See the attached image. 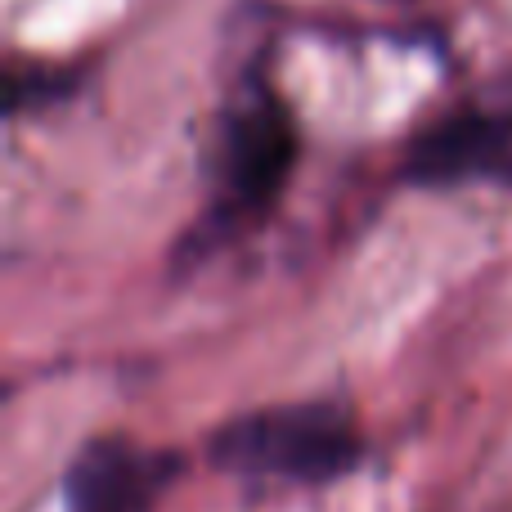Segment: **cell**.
<instances>
[{
	"instance_id": "6da1fadb",
	"label": "cell",
	"mask_w": 512,
	"mask_h": 512,
	"mask_svg": "<svg viewBox=\"0 0 512 512\" xmlns=\"http://www.w3.org/2000/svg\"><path fill=\"white\" fill-rule=\"evenodd\" d=\"M297 158L301 126L292 104L261 68H248L216 113L203 207L176 239V270H198L212 256L248 243L279 212Z\"/></svg>"
},
{
	"instance_id": "7a4b0ae2",
	"label": "cell",
	"mask_w": 512,
	"mask_h": 512,
	"mask_svg": "<svg viewBox=\"0 0 512 512\" xmlns=\"http://www.w3.org/2000/svg\"><path fill=\"white\" fill-rule=\"evenodd\" d=\"M369 441L333 396L243 409L207 436V463L256 490H324L360 472Z\"/></svg>"
},
{
	"instance_id": "3957f363",
	"label": "cell",
	"mask_w": 512,
	"mask_h": 512,
	"mask_svg": "<svg viewBox=\"0 0 512 512\" xmlns=\"http://www.w3.org/2000/svg\"><path fill=\"white\" fill-rule=\"evenodd\" d=\"M180 472V450L126 432L90 436L63 468V512H158Z\"/></svg>"
},
{
	"instance_id": "277c9868",
	"label": "cell",
	"mask_w": 512,
	"mask_h": 512,
	"mask_svg": "<svg viewBox=\"0 0 512 512\" xmlns=\"http://www.w3.org/2000/svg\"><path fill=\"white\" fill-rule=\"evenodd\" d=\"M400 180L418 189H454L477 180L512 185V99L459 104L427 122L400 158Z\"/></svg>"
},
{
	"instance_id": "5b68a950",
	"label": "cell",
	"mask_w": 512,
	"mask_h": 512,
	"mask_svg": "<svg viewBox=\"0 0 512 512\" xmlns=\"http://www.w3.org/2000/svg\"><path fill=\"white\" fill-rule=\"evenodd\" d=\"M77 77L68 68H54V63H23V59H9L5 72V108L9 117H23L32 108H45L54 99L72 95Z\"/></svg>"
}]
</instances>
